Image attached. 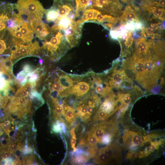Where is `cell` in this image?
Wrapping results in <instances>:
<instances>
[{
  "mask_svg": "<svg viewBox=\"0 0 165 165\" xmlns=\"http://www.w3.org/2000/svg\"><path fill=\"white\" fill-rule=\"evenodd\" d=\"M43 47L50 53L53 60L59 59L71 48L63 30H53L45 38Z\"/></svg>",
  "mask_w": 165,
  "mask_h": 165,
  "instance_id": "6da1fadb",
  "label": "cell"
},
{
  "mask_svg": "<svg viewBox=\"0 0 165 165\" xmlns=\"http://www.w3.org/2000/svg\"><path fill=\"white\" fill-rule=\"evenodd\" d=\"M16 4L25 13L30 21L33 17L42 20L46 13V9L37 0H18Z\"/></svg>",
  "mask_w": 165,
  "mask_h": 165,
  "instance_id": "7a4b0ae2",
  "label": "cell"
},
{
  "mask_svg": "<svg viewBox=\"0 0 165 165\" xmlns=\"http://www.w3.org/2000/svg\"><path fill=\"white\" fill-rule=\"evenodd\" d=\"M82 25L75 20L69 28L63 31L65 37L71 48L75 46L79 43L82 35Z\"/></svg>",
  "mask_w": 165,
  "mask_h": 165,
  "instance_id": "3957f363",
  "label": "cell"
},
{
  "mask_svg": "<svg viewBox=\"0 0 165 165\" xmlns=\"http://www.w3.org/2000/svg\"><path fill=\"white\" fill-rule=\"evenodd\" d=\"M75 0H53V6L57 10L58 17H62L75 14Z\"/></svg>",
  "mask_w": 165,
  "mask_h": 165,
  "instance_id": "277c9868",
  "label": "cell"
},
{
  "mask_svg": "<svg viewBox=\"0 0 165 165\" xmlns=\"http://www.w3.org/2000/svg\"><path fill=\"white\" fill-rule=\"evenodd\" d=\"M29 23L36 36L40 40L45 39L51 32V27L42 20L33 17Z\"/></svg>",
  "mask_w": 165,
  "mask_h": 165,
  "instance_id": "5b68a950",
  "label": "cell"
},
{
  "mask_svg": "<svg viewBox=\"0 0 165 165\" xmlns=\"http://www.w3.org/2000/svg\"><path fill=\"white\" fill-rule=\"evenodd\" d=\"M132 68L134 71L136 80L144 86L145 79L144 59L138 57H133L132 62Z\"/></svg>",
  "mask_w": 165,
  "mask_h": 165,
  "instance_id": "8992f818",
  "label": "cell"
},
{
  "mask_svg": "<svg viewBox=\"0 0 165 165\" xmlns=\"http://www.w3.org/2000/svg\"><path fill=\"white\" fill-rule=\"evenodd\" d=\"M149 45L145 38H138L136 41L135 49L137 57L140 58L147 55L148 52Z\"/></svg>",
  "mask_w": 165,
  "mask_h": 165,
  "instance_id": "52a82bcc",
  "label": "cell"
},
{
  "mask_svg": "<svg viewBox=\"0 0 165 165\" xmlns=\"http://www.w3.org/2000/svg\"><path fill=\"white\" fill-rule=\"evenodd\" d=\"M18 28L23 36L25 43L29 42L32 40L34 32L29 23L24 21L18 26Z\"/></svg>",
  "mask_w": 165,
  "mask_h": 165,
  "instance_id": "ba28073f",
  "label": "cell"
},
{
  "mask_svg": "<svg viewBox=\"0 0 165 165\" xmlns=\"http://www.w3.org/2000/svg\"><path fill=\"white\" fill-rule=\"evenodd\" d=\"M64 114L65 122L67 127H71L75 122L78 116L75 109L73 107L68 105L64 104Z\"/></svg>",
  "mask_w": 165,
  "mask_h": 165,
  "instance_id": "9c48e42d",
  "label": "cell"
},
{
  "mask_svg": "<svg viewBox=\"0 0 165 165\" xmlns=\"http://www.w3.org/2000/svg\"><path fill=\"white\" fill-rule=\"evenodd\" d=\"M94 0H75L76 2L75 18L81 17L84 11L92 7Z\"/></svg>",
  "mask_w": 165,
  "mask_h": 165,
  "instance_id": "30bf717a",
  "label": "cell"
},
{
  "mask_svg": "<svg viewBox=\"0 0 165 165\" xmlns=\"http://www.w3.org/2000/svg\"><path fill=\"white\" fill-rule=\"evenodd\" d=\"M122 22H138L139 19L134 10L130 6L125 9L122 16L120 17Z\"/></svg>",
  "mask_w": 165,
  "mask_h": 165,
  "instance_id": "8fae6325",
  "label": "cell"
},
{
  "mask_svg": "<svg viewBox=\"0 0 165 165\" xmlns=\"http://www.w3.org/2000/svg\"><path fill=\"white\" fill-rule=\"evenodd\" d=\"M115 96H110L105 99L100 106L99 109L110 114L112 111L117 101L115 100Z\"/></svg>",
  "mask_w": 165,
  "mask_h": 165,
  "instance_id": "7c38bea8",
  "label": "cell"
},
{
  "mask_svg": "<svg viewBox=\"0 0 165 165\" xmlns=\"http://www.w3.org/2000/svg\"><path fill=\"white\" fill-rule=\"evenodd\" d=\"M106 127L105 125L100 124L92 127L90 130L97 139L99 143H101V140L105 134Z\"/></svg>",
  "mask_w": 165,
  "mask_h": 165,
  "instance_id": "4fadbf2b",
  "label": "cell"
},
{
  "mask_svg": "<svg viewBox=\"0 0 165 165\" xmlns=\"http://www.w3.org/2000/svg\"><path fill=\"white\" fill-rule=\"evenodd\" d=\"M145 8L152 15L154 18L162 20H164L165 10L163 8L155 7H148Z\"/></svg>",
  "mask_w": 165,
  "mask_h": 165,
  "instance_id": "5bb4252c",
  "label": "cell"
},
{
  "mask_svg": "<svg viewBox=\"0 0 165 165\" xmlns=\"http://www.w3.org/2000/svg\"><path fill=\"white\" fill-rule=\"evenodd\" d=\"M123 74L119 70H115L112 75V78L110 82V85L113 86L118 87L123 81Z\"/></svg>",
  "mask_w": 165,
  "mask_h": 165,
  "instance_id": "9a60e30c",
  "label": "cell"
},
{
  "mask_svg": "<svg viewBox=\"0 0 165 165\" xmlns=\"http://www.w3.org/2000/svg\"><path fill=\"white\" fill-rule=\"evenodd\" d=\"M111 2V0H94L92 7L103 9L105 11L108 13V6Z\"/></svg>",
  "mask_w": 165,
  "mask_h": 165,
  "instance_id": "2e32d148",
  "label": "cell"
},
{
  "mask_svg": "<svg viewBox=\"0 0 165 165\" xmlns=\"http://www.w3.org/2000/svg\"><path fill=\"white\" fill-rule=\"evenodd\" d=\"M46 20L47 22H55L58 16L56 9L53 6L50 9H46Z\"/></svg>",
  "mask_w": 165,
  "mask_h": 165,
  "instance_id": "e0dca14e",
  "label": "cell"
},
{
  "mask_svg": "<svg viewBox=\"0 0 165 165\" xmlns=\"http://www.w3.org/2000/svg\"><path fill=\"white\" fill-rule=\"evenodd\" d=\"M98 142L97 139L90 130L88 132L86 138V146L87 147H96Z\"/></svg>",
  "mask_w": 165,
  "mask_h": 165,
  "instance_id": "ac0fdd59",
  "label": "cell"
},
{
  "mask_svg": "<svg viewBox=\"0 0 165 165\" xmlns=\"http://www.w3.org/2000/svg\"><path fill=\"white\" fill-rule=\"evenodd\" d=\"M94 161L98 164L107 163L110 158L104 153L100 152L94 156Z\"/></svg>",
  "mask_w": 165,
  "mask_h": 165,
  "instance_id": "d6986e66",
  "label": "cell"
},
{
  "mask_svg": "<svg viewBox=\"0 0 165 165\" xmlns=\"http://www.w3.org/2000/svg\"><path fill=\"white\" fill-rule=\"evenodd\" d=\"M0 63L2 65L5 71L8 73L12 71V62L10 57H9L3 60Z\"/></svg>",
  "mask_w": 165,
  "mask_h": 165,
  "instance_id": "ffe728a7",
  "label": "cell"
},
{
  "mask_svg": "<svg viewBox=\"0 0 165 165\" xmlns=\"http://www.w3.org/2000/svg\"><path fill=\"white\" fill-rule=\"evenodd\" d=\"M134 132L129 130L126 132L123 136L124 145L126 146L131 145Z\"/></svg>",
  "mask_w": 165,
  "mask_h": 165,
  "instance_id": "44dd1931",
  "label": "cell"
},
{
  "mask_svg": "<svg viewBox=\"0 0 165 165\" xmlns=\"http://www.w3.org/2000/svg\"><path fill=\"white\" fill-rule=\"evenodd\" d=\"M110 114L99 109L94 117V121L102 120L105 119L110 116Z\"/></svg>",
  "mask_w": 165,
  "mask_h": 165,
  "instance_id": "7402d4cb",
  "label": "cell"
},
{
  "mask_svg": "<svg viewBox=\"0 0 165 165\" xmlns=\"http://www.w3.org/2000/svg\"><path fill=\"white\" fill-rule=\"evenodd\" d=\"M143 143V139L142 137L134 132L132 138L131 146L139 145L142 144Z\"/></svg>",
  "mask_w": 165,
  "mask_h": 165,
  "instance_id": "603a6c76",
  "label": "cell"
},
{
  "mask_svg": "<svg viewBox=\"0 0 165 165\" xmlns=\"http://www.w3.org/2000/svg\"><path fill=\"white\" fill-rule=\"evenodd\" d=\"M98 151L104 153L109 158H112L114 156L113 152L111 147L107 146L101 148Z\"/></svg>",
  "mask_w": 165,
  "mask_h": 165,
  "instance_id": "cb8c5ba5",
  "label": "cell"
},
{
  "mask_svg": "<svg viewBox=\"0 0 165 165\" xmlns=\"http://www.w3.org/2000/svg\"><path fill=\"white\" fill-rule=\"evenodd\" d=\"M157 28L158 25L157 24H152L150 26L146 28L144 32L147 35L152 36L154 35V32Z\"/></svg>",
  "mask_w": 165,
  "mask_h": 165,
  "instance_id": "d4e9b609",
  "label": "cell"
},
{
  "mask_svg": "<svg viewBox=\"0 0 165 165\" xmlns=\"http://www.w3.org/2000/svg\"><path fill=\"white\" fill-rule=\"evenodd\" d=\"M159 137H160V135L159 134H148L144 137V141L143 143L148 141L151 142L154 141L156 140V138Z\"/></svg>",
  "mask_w": 165,
  "mask_h": 165,
  "instance_id": "484cf974",
  "label": "cell"
},
{
  "mask_svg": "<svg viewBox=\"0 0 165 165\" xmlns=\"http://www.w3.org/2000/svg\"><path fill=\"white\" fill-rule=\"evenodd\" d=\"M9 19L6 15L2 14L0 15V31H2L6 26V22Z\"/></svg>",
  "mask_w": 165,
  "mask_h": 165,
  "instance_id": "4316f807",
  "label": "cell"
},
{
  "mask_svg": "<svg viewBox=\"0 0 165 165\" xmlns=\"http://www.w3.org/2000/svg\"><path fill=\"white\" fill-rule=\"evenodd\" d=\"M1 124L4 131L9 136V133L11 132L10 130L11 127L10 122L9 120H7L4 121L3 123H1Z\"/></svg>",
  "mask_w": 165,
  "mask_h": 165,
  "instance_id": "83f0119b",
  "label": "cell"
},
{
  "mask_svg": "<svg viewBox=\"0 0 165 165\" xmlns=\"http://www.w3.org/2000/svg\"><path fill=\"white\" fill-rule=\"evenodd\" d=\"M112 134H105L101 140L100 143L103 144H109L112 141Z\"/></svg>",
  "mask_w": 165,
  "mask_h": 165,
  "instance_id": "f1b7e54d",
  "label": "cell"
},
{
  "mask_svg": "<svg viewBox=\"0 0 165 165\" xmlns=\"http://www.w3.org/2000/svg\"><path fill=\"white\" fill-rule=\"evenodd\" d=\"M52 89L53 91H56L58 92V93L62 92L64 90V89L61 87L60 83L58 81L53 83Z\"/></svg>",
  "mask_w": 165,
  "mask_h": 165,
  "instance_id": "f546056e",
  "label": "cell"
},
{
  "mask_svg": "<svg viewBox=\"0 0 165 165\" xmlns=\"http://www.w3.org/2000/svg\"><path fill=\"white\" fill-rule=\"evenodd\" d=\"M22 56L21 53L18 48L15 51L11 52L10 57L11 60H15L18 58Z\"/></svg>",
  "mask_w": 165,
  "mask_h": 165,
  "instance_id": "4dcf8cb0",
  "label": "cell"
},
{
  "mask_svg": "<svg viewBox=\"0 0 165 165\" xmlns=\"http://www.w3.org/2000/svg\"><path fill=\"white\" fill-rule=\"evenodd\" d=\"M126 157L128 159H134L139 156V153L133 151H129L126 155Z\"/></svg>",
  "mask_w": 165,
  "mask_h": 165,
  "instance_id": "1f68e13d",
  "label": "cell"
},
{
  "mask_svg": "<svg viewBox=\"0 0 165 165\" xmlns=\"http://www.w3.org/2000/svg\"><path fill=\"white\" fill-rule=\"evenodd\" d=\"M133 38L132 36V32H129L126 38L125 45L128 47L130 46L133 42Z\"/></svg>",
  "mask_w": 165,
  "mask_h": 165,
  "instance_id": "d6a6232c",
  "label": "cell"
},
{
  "mask_svg": "<svg viewBox=\"0 0 165 165\" xmlns=\"http://www.w3.org/2000/svg\"><path fill=\"white\" fill-rule=\"evenodd\" d=\"M72 138L71 139V147L73 148V152H75L76 148L75 147V145L76 143V138L75 134H71Z\"/></svg>",
  "mask_w": 165,
  "mask_h": 165,
  "instance_id": "836d02e7",
  "label": "cell"
},
{
  "mask_svg": "<svg viewBox=\"0 0 165 165\" xmlns=\"http://www.w3.org/2000/svg\"><path fill=\"white\" fill-rule=\"evenodd\" d=\"M24 90L26 91L28 94H31L32 92L33 87L29 82H28L23 86Z\"/></svg>",
  "mask_w": 165,
  "mask_h": 165,
  "instance_id": "e575fe53",
  "label": "cell"
},
{
  "mask_svg": "<svg viewBox=\"0 0 165 165\" xmlns=\"http://www.w3.org/2000/svg\"><path fill=\"white\" fill-rule=\"evenodd\" d=\"M136 22H130L127 23L125 26L126 28L131 31H133L135 29Z\"/></svg>",
  "mask_w": 165,
  "mask_h": 165,
  "instance_id": "d590c367",
  "label": "cell"
},
{
  "mask_svg": "<svg viewBox=\"0 0 165 165\" xmlns=\"http://www.w3.org/2000/svg\"><path fill=\"white\" fill-rule=\"evenodd\" d=\"M6 49V45L4 41L0 39V54H2Z\"/></svg>",
  "mask_w": 165,
  "mask_h": 165,
  "instance_id": "8d00e7d4",
  "label": "cell"
},
{
  "mask_svg": "<svg viewBox=\"0 0 165 165\" xmlns=\"http://www.w3.org/2000/svg\"><path fill=\"white\" fill-rule=\"evenodd\" d=\"M110 35L111 37L114 39H117L119 37L118 32L116 31H110Z\"/></svg>",
  "mask_w": 165,
  "mask_h": 165,
  "instance_id": "74e56055",
  "label": "cell"
},
{
  "mask_svg": "<svg viewBox=\"0 0 165 165\" xmlns=\"http://www.w3.org/2000/svg\"><path fill=\"white\" fill-rule=\"evenodd\" d=\"M26 72L23 70L19 72L17 75V78L18 79H20L24 77L26 75Z\"/></svg>",
  "mask_w": 165,
  "mask_h": 165,
  "instance_id": "f35d334b",
  "label": "cell"
},
{
  "mask_svg": "<svg viewBox=\"0 0 165 165\" xmlns=\"http://www.w3.org/2000/svg\"><path fill=\"white\" fill-rule=\"evenodd\" d=\"M165 6V0H160L158 6L163 8Z\"/></svg>",
  "mask_w": 165,
  "mask_h": 165,
  "instance_id": "ab89813d",
  "label": "cell"
},
{
  "mask_svg": "<svg viewBox=\"0 0 165 165\" xmlns=\"http://www.w3.org/2000/svg\"><path fill=\"white\" fill-rule=\"evenodd\" d=\"M24 69L26 73H28L31 71V68L29 65H26L24 67Z\"/></svg>",
  "mask_w": 165,
  "mask_h": 165,
  "instance_id": "60d3db41",
  "label": "cell"
},
{
  "mask_svg": "<svg viewBox=\"0 0 165 165\" xmlns=\"http://www.w3.org/2000/svg\"><path fill=\"white\" fill-rule=\"evenodd\" d=\"M4 133V130L2 126L1 123H0V136L2 135Z\"/></svg>",
  "mask_w": 165,
  "mask_h": 165,
  "instance_id": "b9f144b4",
  "label": "cell"
},
{
  "mask_svg": "<svg viewBox=\"0 0 165 165\" xmlns=\"http://www.w3.org/2000/svg\"><path fill=\"white\" fill-rule=\"evenodd\" d=\"M4 115V114L1 112V111L0 110V118L2 117Z\"/></svg>",
  "mask_w": 165,
  "mask_h": 165,
  "instance_id": "7bdbcfd3",
  "label": "cell"
},
{
  "mask_svg": "<svg viewBox=\"0 0 165 165\" xmlns=\"http://www.w3.org/2000/svg\"><path fill=\"white\" fill-rule=\"evenodd\" d=\"M39 63L41 64H42L43 62V61L41 59H40L39 60Z\"/></svg>",
  "mask_w": 165,
  "mask_h": 165,
  "instance_id": "ee69618b",
  "label": "cell"
}]
</instances>
